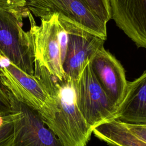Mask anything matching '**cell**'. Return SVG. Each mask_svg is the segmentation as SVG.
Instances as JSON below:
<instances>
[{"label":"cell","instance_id":"obj_1","mask_svg":"<svg viewBox=\"0 0 146 146\" xmlns=\"http://www.w3.org/2000/svg\"><path fill=\"white\" fill-rule=\"evenodd\" d=\"M34 76L53 99L51 116L45 124L65 146H86L92 129L77 106L73 80L66 75L60 79L35 62Z\"/></svg>","mask_w":146,"mask_h":146},{"label":"cell","instance_id":"obj_2","mask_svg":"<svg viewBox=\"0 0 146 146\" xmlns=\"http://www.w3.org/2000/svg\"><path fill=\"white\" fill-rule=\"evenodd\" d=\"M27 17L30 22L29 31L33 39L34 62L44 67L50 74L62 79L65 74L62 64L67 47V33L59 19L54 14L41 19L36 25L30 11Z\"/></svg>","mask_w":146,"mask_h":146},{"label":"cell","instance_id":"obj_3","mask_svg":"<svg viewBox=\"0 0 146 146\" xmlns=\"http://www.w3.org/2000/svg\"><path fill=\"white\" fill-rule=\"evenodd\" d=\"M28 7L12 10L0 8V53L16 66L34 75L33 39L30 31L23 29Z\"/></svg>","mask_w":146,"mask_h":146},{"label":"cell","instance_id":"obj_4","mask_svg":"<svg viewBox=\"0 0 146 146\" xmlns=\"http://www.w3.org/2000/svg\"><path fill=\"white\" fill-rule=\"evenodd\" d=\"M0 78L3 85L19 102L38 112L44 122L52 113L53 99L41 82L0 53Z\"/></svg>","mask_w":146,"mask_h":146},{"label":"cell","instance_id":"obj_5","mask_svg":"<svg viewBox=\"0 0 146 146\" xmlns=\"http://www.w3.org/2000/svg\"><path fill=\"white\" fill-rule=\"evenodd\" d=\"M74 87L78 109L92 131L98 125L115 119L117 108L98 82L89 62L74 82Z\"/></svg>","mask_w":146,"mask_h":146},{"label":"cell","instance_id":"obj_6","mask_svg":"<svg viewBox=\"0 0 146 146\" xmlns=\"http://www.w3.org/2000/svg\"><path fill=\"white\" fill-rule=\"evenodd\" d=\"M8 92L13 125L11 146H65L38 112L17 100Z\"/></svg>","mask_w":146,"mask_h":146},{"label":"cell","instance_id":"obj_7","mask_svg":"<svg viewBox=\"0 0 146 146\" xmlns=\"http://www.w3.org/2000/svg\"><path fill=\"white\" fill-rule=\"evenodd\" d=\"M59 19L68 37L63 69L64 74L75 82L94 54L104 46L106 40L68 18L59 15Z\"/></svg>","mask_w":146,"mask_h":146},{"label":"cell","instance_id":"obj_8","mask_svg":"<svg viewBox=\"0 0 146 146\" xmlns=\"http://www.w3.org/2000/svg\"><path fill=\"white\" fill-rule=\"evenodd\" d=\"M89 64L100 86L117 108L125 96L128 83L123 67L104 46L94 54Z\"/></svg>","mask_w":146,"mask_h":146},{"label":"cell","instance_id":"obj_9","mask_svg":"<svg viewBox=\"0 0 146 146\" xmlns=\"http://www.w3.org/2000/svg\"><path fill=\"white\" fill-rule=\"evenodd\" d=\"M112 19L138 47L146 48V0H108Z\"/></svg>","mask_w":146,"mask_h":146},{"label":"cell","instance_id":"obj_10","mask_svg":"<svg viewBox=\"0 0 146 146\" xmlns=\"http://www.w3.org/2000/svg\"><path fill=\"white\" fill-rule=\"evenodd\" d=\"M42 18L54 13L68 18L106 40L107 24L95 15L80 0H42Z\"/></svg>","mask_w":146,"mask_h":146},{"label":"cell","instance_id":"obj_11","mask_svg":"<svg viewBox=\"0 0 146 146\" xmlns=\"http://www.w3.org/2000/svg\"><path fill=\"white\" fill-rule=\"evenodd\" d=\"M114 119L126 124L146 125V71L133 81L128 82Z\"/></svg>","mask_w":146,"mask_h":146},{"label":"cell","instance_id":"obj_12","mask_svg":"<svg viewBox=\"0 0 146 146\" xmlns=\"http://www.w3.org/2000/svg\"><path fill=\"white\" fill-rule=\"evenodd\" d=\"M103 23L107 24L112 19L108 0H80Z\"/></svg>","mask_w":146,"mask_h":146},{"label":"cell","instance_id":"obj_13","mask_svg":"<svg viewBox=\"0 0 146 146\" xmlns=\"http://www.w3.org/2000/svg\"><path fill=\"white\" fill-rule=\"evenodd\" d=\"M13 139V125L9 115L0 117V146H11Z\"/></svg>","mask_w":146,"mask_h":146},{"label":"cell","instance_id":"obj_14","mask_svg":"<svg viewBox=\"0 0 146 146\" xmlns=\"http://www.w3.org/2000/svg\"><path fill=\"white\" fill-rule=\"evenodd\" d=\"M11 113V108L9 92L2 83L0 78V117L9 115Z\"/></svg>","mask_w":146,"mask_h":146},{"label":"cell","instance_id":"obj_15","mask_svg":"<svg viewBox=\"0 0 146 146\" xmlns=\"http://www.w3.org/2000/svg\"><path fill=\"white\" fill-rule=\"evenodd\" d=\"M128 130L135 136L146 143V125L124 123Z\"/></svg>","mask_w":146,"mask_h":146},{"label":"cell","instance_id":"obj_16","mask_svg":"<svg viewBox=\"0 0 146 146\" xmlns=\"http://www.w3.org/2000/svg\"><path fill=\"white\" fill-rule=\"evenodd\" d=\"M27 0H0V8L7 10L27 7Z\"/></svg>","mask_w":146,"mask_h":146},{"label":"cell","instance_id":"obj_17","mask_svg":"<svg viewBox=\"0 0 146 146\" xmlns=\"http://www.w3.org/2000/svg\"><path fill=\"white\" fill-rule=\"evenodd\" d=\"M27 7L33 15L40 18L43 11L42 0H27Z\"/></svg>","mask_w":146,"mask_h":146},{"label":"cell","instance_id":"obj_18","mask_svg":"<svg viewBox=\"0 0 146 146\" xmlns=\"http://www.w3.org/2000/svg\"><path fill=\"white\" fill-rule=\"evenodd\" d=\"M135 146H146V143L142 141H139Z\"/></svg>","mask_w":146,"mask_h":146}]
</instances>
